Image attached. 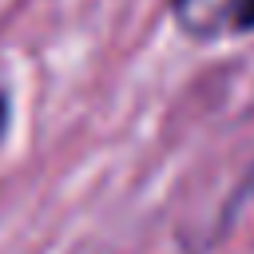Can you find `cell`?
Segmentation results:
<instances>
[{"label": "cell", "mask_w": 254, "mask_h": 254, "mask_svg": "<svg viewBox=\"0 0 254 254\" xmlns=\"http://www.w3.org/2000/svg\"><path fill=\"white\" fill-rule=\"evenodd\" d=\"M171 16L190 40L254 32V0H171Z\"/></svg>", "instance_id": "1"}, {"label": "cell", "mask_w": 254, "mask_h": 254, "mask_svg": "<svg viewBox=\"0 0 254 254\" xmlns=\"http://www.w3.org/2000/svg\"><path fill=\"white\" fill-rule=\"evenodd\" d=\"M4 123H8V103L0 99V135H4Z\"/></svg>", "instance_id": "2"}]
</instances>
